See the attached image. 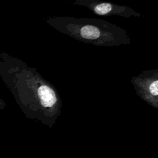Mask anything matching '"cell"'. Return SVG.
<instances>
[{
	"label": "cell",
	"mask_w": 158,
	"mask_h": 158,
	"mask_svg": "<svg viewBox=\"0 0 158 158\" xmlns=\"http://www.w3.org/2000/svg\"><path fill=\"white\" fill-rule=\"evenodd\" d=\"M149 91L153 96L158 95V81H153L149 86Z\"/></svg>",
	"instance_id": "277c9868"
},
{
	"label": "cell",
	"mask_w": 158,
	"mask_h": 158,
	"mask_svg": "<svg viewBox=\"0 0 158 158\" xmlns=\"http://www.w3.org/2000/svg\"><path fill=\"white\" fill-rule=\"evenodd\" d=\"M112 6L109 3H102L96 6L94 8V12L99 15H104L111 10Z\"/></svg>",
	"instance_id": "3957f363"
},
{
	"label": "cell",
	"mask_w": 158,
	"mask_h": 158,
	"mask_svg": "<svg viewBox=\"0 0 158 158\" xmlns=\"http://www.w3.org/2000/svg\"><path fill=\"white\" fill-rule=\"evenodd\" d=\"M81 36L86 39H96L100 35L99 29L92 25H85L80 30Z\"/></svg>",
	"instance_id": "7a4b0ae2"
},
{
	"label": "cell",
	"mask_w": 158,
	"mask_h": 158,
	"mask_svg": "<svg viewBox=\"0 0 158 158\" xmlns=\"http://www.w3.org/2000/svg\"><path fill=\"white\" fill-rule=\"evenodd\" d=\"M38 95L40 99L41 104L44 107H51L57 101L54 91L49 87L43 85L38 89Z\"/></svg>",
	"instance_id": "6da1fadb"
},
{
	"label": "cell",
	"mask_w": 158,
	"mask_h": 158,
	"mask_svg": "<svg viewBox=\"0 0 158 158\" xmlns=\"http://www.w3.org/2000/svg\"><path fill=\"white\" fill-rule=\"evenodd\" d=\"M6 106V104L4 102V101L2 99H0V110H2L3 109H4Z\"/></svg>",
	"instance_id": "5b68a950"
}]
</instances>
